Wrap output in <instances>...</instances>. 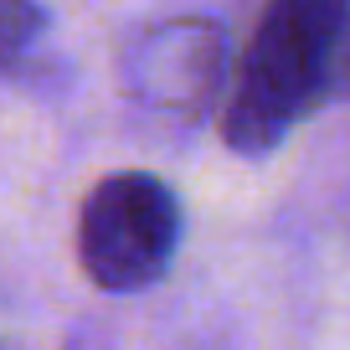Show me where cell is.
<instances>
[{
	"mask_svg": "<svg viewBox=\"0 0 350 350\" xmlns=\"http://www.w3.org/2000/svg\"><path fill=\"white\" fill-rule=\"evenodd\" d=\"M345 0H268L221 98L227 150L273 154L340 88Z\"/></svg>",
	"mask_w": 350,
	"mask_h": 350,
	"instance_id": "1",
	"label": "cell"
},
{
	"mask_svg": "<svg viewBox=\"0 0 350 350\" xmlns=\"http://www.w3.org/2000/svg\"><path fill=\"white\" fill-rule=\"evenodd\" d=\"M180 227L186 211L170 180L154 170H113L77 206V268L103 294H139L170 273Z\"/></svg>",
	"mask_w": 350,
	"mask_h": 350,
	"instance_id": "2",
	"label": "cell"
},
{
	"mask_svg": "<svg viewBox=\"0 0 350 350\" xmlns=\"http://www.w3.org/2000/svg\"><path fill=\"white\" fill-rule=\"evenodd\" d=\"M124 72L139 103L180 113V119H201L227 88V36L217 21H201V16L150 26L134 42Z\"/></svg>",
	"mask_w": 350,
	"mask_h": 350,
	"instance_id": "3",
	"label": "cell"
},
{
	"mask_svg": "<svg viewBox=\"0 0 350 350\" xmlns=\"http://www.w3.org/2000/svg\"><path fill=\"white\" fill-rule=\"evenodd\" d=\"M46 36V5L42 0H0V77L26 67V57Z\"/></svg>",
	"mask_w": 350,
	"mask_h": 350,
	"instance_id": "4",
	"label": "cell"
}]
</instances>
